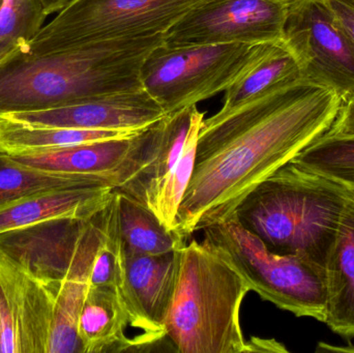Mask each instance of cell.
<instances>
[{"mask_svg": "<svg viewBox=\"0 0 354 353\" xmlns=\"http://www.w3.org/2000/svg\"><path fill=\"white\" fill-rule=\"evenodd\" d=\"M342 103L335 89L303 78L234 111L204 118L174 233L187 242L230 219L258 184L328 132Z\"/></svg>", "mask_w": 354, "mask_h": 353, "instance_id": "1", "label": "cell"}, {"mask_svg": "<svg viewBox=\"0 0 354 353\" xmlns=\"http://www.w3.org/2000/svg\"><path fill=\"white\" fill-rule=\"evenodd\" d=\"M163 43L164 35H157L43 55L19 50L0 61V116L143 88L141 66Z\"/></svg>", "mask_w": 354, "mask_h": 353, "instance_id": "2", "label": "cell"}, {"mask_svg": "<svg viewBox=\"0 0 354 353\" xmlns=\"http://www.w3.org/2000/svg\"><path fill=\"white\" fill-rule=\"evenodd\" d=\"M354 190L293 162L252 190L232 217L270 252L301 257L326 271Z\"/></svg>", "mask_w": 354, "mask_h": 353, "instance_id": "3", "label": "cell"}, {"mask_svg": "<svg viewBox=\"0 0 354 353\" xmlns=\"http://www.w3.org/2000/svg\"><path fill=\"white\" fill-rule=\"evenodd\" d=\"M251 292L243 276L207 242L180 247L178 282L165 323L179 353L286 352L274 340H245L243 298Z\"/></svg>", "mask_w": 354, "mask_h": 353, "instance_id": "4", "label": "cell"}, {"mask_svg": "<svg viewBox=\"0 0 354 353\" xmlns=\"http://www.w3.org/2000/svg\"><path fill=\"white\" fill-rule=\"evenodd\" d=\"M207 240L262 300L297 317L326 321V271L293 255L268 250L234 218L202 230Z\"/></svg>", "mask_w": 354, "mask_h": 353, "instance_id": "5", "label": "cell"}, {"mask_svg": "<svg viewBox=\"0 0 354 353\" xmlns=\"http://www.w3.org/2000/svg\"><path fill=\"white\" fill-rule=\"evenodd\" d=\"M205 0H73L24 51L35 55L165 35Z\"/></svg>", "mask_w": 354, "mask_h": 353, "instance_id": "6", "label": "cell"}, {"mask_svg": "<svg viewBox=\"0 0 354 353\" xmlns=\"http://www.w3.org/2000/svg\"><path fill=\"white\" fill-rule=\"evenodd\" d=\"M268 44L170 48L163 43L143 61L141 84L167 115L176 113L226 90L261 57Z\"/></svg>", "mask_w": 354, "mask_h": 353, "instance_id": "7", "label": "cell"}, {"mask_svg": "<svg viewBox=\"0 0 354 353\" xmlns=\"http://www.w3.org/2000/svg\"><path fill=\"white\" fill-rule=\"evenodd\" d=\"M283 39L297 56L306 80L354 93V43L328 0H293Z\"/></svg>", "mask_w": 354, "mask_h": 353, "instance_id": "8", "label": "cell"}, {"mask_svg": "<svg viewBox=\"0 0 354 353\" xmlns=\"http://www.w3.org/2000/svg\"><path fill=\"white\" fill-rule=\"evenodd\" d=\"M99 213L91 219H59L0 234V250L41 283L62 281L91 269L99 248Z\"/></svg>", "mask_w": 354, "mask_h": 353, "instance_id": "9", "label": "cell"}, {"mask_svg": "<svg viewBox=\"0 0 354 353\" xmlns=\"http://www.w3.org/2000/svg\"><path fill=\"white\" fill-rule=\"evenodd\" d=\"M293 0H205L164 35L170 48L270 43L283 39Z\"/></svg>", "mask_w": 354, "mask_h": 353, "instance_id": "10", "label": "cell"}, {"mask_svg": "<svg viewBox=\"0 0 354 353\" xmlns=\"http://www.w3.org/2000/svg\"><path fill=\"white\" fill-rule=\"evenodd\" d=\"M180 247L174 252L156 255L124 251V283L120 294L131 327L141 331L134 339L136 348L166 337V319L178 282Z\"/></svg>", "mask_w": 354, "mask_h": 353, "instance_id": "11", "label": "cell"}, {"mask_svg": "<svg viewBox=\"0 0 354 353\" xmlns=\"http://www.w3.org/2000/svg\"><path fill=\"white\" fill-rule=\"evenodd\" d=\"M167 115L145 89L110 93L82 103L3 117L35 126L139 132Z\"/></svg>", "mask_w": 354, "mask_h": 353, "instance_id": "12", "label": "cell"}, {"mask_svg": "<svg viewBox=\"0 0 354 353\" xmlns=\"http://www.w3.org/2000/svg\"><path fill=\"white\" fill-rule=\"evenodd\" d=\"M0 287L18 325L20 353H48L53 309L51 294L1 250Z\"/></svg>", "mask_w": 354, "mask_h": 353, "instance_id": "13", "label": "cell"}, {"mask_svg": "<svg viewBox=\"0 0 354 353\" xmlns=\"http://www.w3.org/2000/svg\"><path fill=\"white\" fill-rule=\"evenodd\" d=\"M110 186L58 189L0 207V234L59 219H91L109 203Z\"/></svg>", "mask_w": 354, "mask_h": 353, "instance_id": "14", "label": "cell"}, {"mask_svg": "<svg viewBox=\"0 0 354 353\" xmlns=\"http://www.w3.org/2000/svg\"><path fill=\"white\" fill-rule=\"evenodd\" d=\"M326 325L354 339V192L341 216L326 263Z\"/></svg>", "mask_w": 354, "mask_h": 353, "instance_id": "15", "label": "cell"}, {"mask_svg": "<svg viewBox=\"0 0 354 353\" xmlns=\"http://www.w3.org/2000/svg\"><path fill=\"white\" fill-rule=\"evenodd\" d=\"M128 325L130 317L120 294L112 288L89 286L78 321L83 353L135 350L134 340L126 335Z\"/></svg>", "mask_w": 354, "mask_h": 353, "instance_id": "16", "label": "cell"}, {"mask_svg": "<svg viewBox=\"0 0 354 353\" xmlns=\"http://www.w3.org/2000/svg\"><path fill=\"white\" fill-rule=\"evenodd\" d=\"M303 79L301 64L284 39L268 44L261 57L225 90L216 114L224 115Z\"/></svg>", "mask_w": 354, "mask_h": 353, "instance_id": "17", "label": "cell"}, {"mask_svg": "<svg viewBox=\"0 0 354 353\" xmlns=\"http://www.w3.org/2000/svg\"><path fill=\"white\" fill-rule=\"evenodd\" d=\"M135 133L138 132L29 126L0 116V153L8 155H33L83 143L124 138Z\"/></svg>", "mask_w": 354, "mask_h": 353, "instance_id": "18", "label": "cell"}, {"mask_svg": "<svg viewBox=\"0 0 354 353\" xmlns=\"http://www.w3.org/2000/svg\"><path fill=\"white\" fill-rule=\"evenodd\" d=\"M97 186L114 189L110 180L101 176L62 173L33 167L0 153V207L37 193Z\"/></svg>", "mask_w": 354, "mask_h": 353, "instance_id": "19", "label": "cell"}, {"mask_svg": "<svg viewBox=\"0 0 354 353\" xmlns=\"http://www.w3.org/2000/svg\"><path fill=\"white\" fill-rule=\"evenodd\" d=\"M115 192L124 251L136 254H164L174 252L185 244L168 230L149 207L120 191Z\"/></svg>", "mask_w": 354, "mask_h": 353, "instance_id": "20", "label": "cell"}, {"mask_svg": "<svg viewBox=\"0 0 354 353\" xmlns=\"http://www.w3.org/2000/svg\"><path fill=\"white\" fill-rule=\"evenodd\" d=\"M204 120V113L196 108L191 126L187 133L183 155L174 169L161 180L151 192L145 195L141 203L149 207L161 223L170 231L176 229L177 215L185 191L191 182L195 166L198 135Z\"/></svg>", "mask_w": 354, "mask_h": 353, "instance_id": "21", "label": "cell"}, {"mask_svg": "<svg viewBox=\"0 0 354 353\" xmlns=\"http://www.w3.org/2000/svg\"><path fill=\"white\" fill-rule=\"evenodd\" d=\"M291 162L354 190V137L324 134Z\"/></svg>", "mask_w": 354, "mask_h": 353, "instance_id": "22", "label": "cell"}, {"mask_svg": "<svg viewBox=\"0 0 354 353\" xmlns=\"http://www.w3.org/2000/svg\"><path fill=\"white\" fill-rule=\"evenodd\" d=\"M47 17L41 0H4L0 8V61L25 49Z\"/></svg>", "mask_w": 354, "mask_h": 353, "instance_id": "23", "label": "cell"}, {"mask_svg": "<svg viewBox=\"0 0 354 353\" xmlns=\"http://www.w3.org/2000/svg\"><path fill=\"white\" fill-rule=\"evenodd\" d=\"M326 135L354 137V93L343 99L338 116Z\"/></svg>", "mask_w": 354, "mask_h": 353, "instance_id": "24", "label": "cell"}, {"mask_svg": "<svg viewBox=\"0 0 354 353\" xmlns=\"http://www.w3.org/2000/svg\"><path fill=\"white\" fill-rule=\"evenodd\" d=\"M328 3L354 43V4L349 0H328Z\"/></svg>", "mask_w": 354, "mask_h": 353, "instance_id": "25", "label": "cell"}, {"mask_svg": "<svg viewBox=\"0 0 354 353\" xmlns=\"http://www.w3.org/2000/svg\"><path fill=\"white\" fill-rule=\"evenodd\" d=\"M41 1L44 8H45L46 12L49 16V15L64 10L73 0H41Z\"/></svg>", "mask_w": 354, "mask_h": 353, "instance_id": "26", "label": "cell"}, {"mask_svg": "<svg viewBox=\"0 0 354 353\" xmlns=\"http://www.w3.org/2000/svg\"><path fill=\"white\" fill-rule=\"evenodd\" d=\"M4 0H0V8H1L2 4H3Z\"/></svg>", "mask_w": 354, "mask_h": 353, "instance_id": "27", "label": "cell"}, {"mask_svg": "<svg viewBox=\"0 0 354 353\" xmlns=\"http://www.w3.org/2000/svg\"><path fill=\"white\" fill-rule=\"evenodd\" d=\"M349 1L353 2V3L354 4V0H349Z\"/></svg>", "mask_w": 354, "mask_h": 353, "instance_id": "28", "label": "cell"}]
</instances>
